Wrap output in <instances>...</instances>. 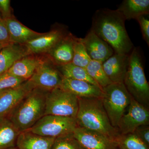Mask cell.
I'll return each mask as SVG.
<instances>
[{
    "mask_svg": "<svg viewBox=\"0 0 149 149\" xmlns=\"http://www.w3.org/2000/svg\"><path fill=\"white\" fill-rule=\"evenodd\" d=\"M125 21L117 10L100 9L93 15L90 30L108 44L114 54H129L134 46L126 31Z\"/></svg>",
    "mask_w": 149,
    "mask_h": 149,
    "instance_id": "6da1fadb",
    "label": "cell"
},
{
    "mask_svg": "<svg viewBox=\"0 0 149 149\" xmlns=\"http://www.w3.org/2000/svg\"><path fill=\"white\" fill-rule=\"evenodd\" d=\"M76 115L77 126L102 133L114 139L119 135L117 128L111 123L104 108L102 98H78Z\"/></svg>",
    "mask_w": 149,
    "mask_h": 149,
    "instance_id": "7a4b0ae2",
    "label": "cell"
},
{
    "mask_svg": "<svg viewBox=\"0 0 149 149\" xmlns=\"http://www.w3.org/2000/svg\"><path fill=\"white\" fill-rule=\"evenodd\" d=\"M48 92L38 88L32 89L8 118L20 132L30 129L45 116Z\"/></svg>",
    "mask_w": 149,
    "mask_h": 149,
    "instance_id": "3957f363",
    "label": "cell"
},
{
    "mask_svg": "<svg viewBox=\"0 0 149 149\" xmlns=\"http://www.w3.org/2000/svg\"><path fill=\"white\" fill-rule=\"evenodd\" d=\"M140 50L134 47L129 54L128 70L123 84L133 98L149 108V85L146 80Z\"/></svg>",
    "mask_w": 149,
    "mask_h": 149,
    "instance_id": "277c9868",
    "label": "cell"
},
{
    "mask_svg": "<svg viewBox=\"0 0 149 149\" xmlns=\"http://www.w3.org/2000/svg\"><path fill=\"white\" fill-rule=\"evenodd\" d=\"M102 102L111 125L117 128L132 97L123 83H112L102 88Z\"/></svg>",
    "mask_w": 149,
    "mask_h": 149,
    "instance_id": "5b68a950",
    "label": "cell"
},
{
    "mask_svg": "<svg viewBox=\"0 0 149 149\" xmlns=\"http://www.w3.org/2000/svg\"><path fill=\"white\" fill-rule=\"evenodd\" d=\"M78 109V97L72 93L60 88L48 92L45 115H52L75 118Z\"/></svg>",
    "mask_w": 149,
    "mask_h": 149,
    "instance_id": "8992f818",
    "label": "cell"
},
{
    "mask_svg": "<svg viewBox=\"0 0 149 149\" xmlns=\"http://www.w3.org/2000/svg\"><path fill=\"white\" fill-rule=\"evenodd\" d=\"M77 127L74 118L47 115L29 130L40 136L56 139L73 133Z\"/></svg>",
    "mask_w": 149,
    "mask_h": 149,
    "instance_id": "52a82bcc",
    "label": "cell"
},
{
    "mask_svg": "<svg viewBox=\"0 0 149 149\" xmlns=\"http://www.w3.org/2000/svg\"><path fill=\"white\" fill-rule=\"evenodd\" d=\"M63 77L56 65L49 59L42 62L29 79L34 88L50 92L60 88Z\"/></svg>",
    "mask_w": 149,
    "mask_h": 149,
    "instance_id": "ba28073f",
    "label": "cell"
},
{
    "mask_svg": "<svg viewBox=\"0 0 149 149\" xmlns=\"http://www.w3.org/2000/svg\"><path fill=\"white\" fill-rule=\"evenodd\" d=\"M149 125V109L132 97L128 109L118 125V133L121 135L133 133L139 126Z\"/></svg>",
    "mask_w": 149,
    "mask_h": 149,
    "instance_id": "9c48e42d",
    "label": "cell"
},
{
    "mask_svg": "<svg viewBox=\"0 0 149 149\" xmlns=\"http://www.w3.org/2000/svg\"><path fill=\"white\" fill-rule=\"evenodd\" d=\"M73 133L86 149H118L114 139L102 133L78 126Z\"/></svg>",
    "mask_w": 149,
    "mask_h": 149,
    "instance_id": "30bf717a",
    "label": "cell"
},
{
    "mask_svg": "<svg viewBox=\"0 0 149 149\" xmlns=\"http://www.w3.org/2000/svg\"><path fill=\"white\" fill-rule=\"evenodd\" d=\"M68 33L64 28H56L25 44L29 55L48 53Z\"/></svg>",
    "mask_w": 149,
    "mask_h": 149,
    "instance_id": "8fae6325",
    "label": "cell"
},
{
    "mask_svg": "<svg viewBox=\"0 0 149 149\" xmlns=\"http://www.w3.org/2000/svg\"><path fill=\"white\" fill-rule=\"evenodd\" d=\"M34 87L29 80L7 90L0 96V120L8 118L13 111Z\"/></svg>",
    "mask_w": 149,
    "mask_h": 149,
    "instance_id": "7c38bea8",
    "label": "cell"
},
{
    "mask_svg": "<svg viewBox=\"0 0 149 149\" xmlns=\"http://www.w3.org/2000/svg\"><path fill=\"white\" fill-rule=\"evenodd\" d=\"M82 42L88 56L92 60L103 63L114 54L111 47L90 30Z\"/></svg>",
    "mask_w": 149,
    "mask_h": 149,
    "instance_id": "4fadbf2b",
    "label": "cell"
},
{
    "mask_svg": "<svg viewBox=\"0 0 149 149\" xmlns=\"http://www.w3.org/2000/svg\"><path fill=\"white\" fill-rule=\"evenodd\" d=\"M129 62V54H114L102 63L104 71L112 83H123Z\"/></svg>",
    "mask_w": 149,
    "mask_h": 149,
    "instance_id": "5bb4252c",
    "label": "cell"
},
{
    "mask_svg": "<svg viewBox=\"0 0 149 149\" xmlns=\"http://www.w3.org/2000/svg\"><path fill=\"white\" fill-rule=\"evenodd\" d=\"M60 88L78 98H102L103 91L99 86L84 80L63 77Z\"/></svg>",
    "mask_w": 149,
    "mask_h": 149,
    "instance_id": "9a60e30c",
    "label": "cell"
},
{
    "mask_svg": "<svg viewBox=\"0 0 149 149\" xmlns=\"http://www.w3.org/2000/svg\"><path fill=\"white\" fill-rule=\"evenodd\" d=\"M75 37L68 33L48 53L49 59L57 66L72 63Z\"/></svg>",
    "mask_w": 149,
    "mask_h": 149,
    "instance_id": "2e32d148",
    "label": "cell"
},
{
    "mask_svg": "<svg viewBox=\"0 0 149 149\" xmlns=\"http://www.w3.org/2000/svg\"><path fill=\"white\" fill-rule=\"evenodd\" d=\"M4 20L8 30L10 43L24 45L43 34L26 27L14 17Z\"/></svg>",
    "mask_w": 149,
    "mask_h": 149,
    "instance_id": "e0dca14e",
    "label": "cell"
},
{
    "mask_svg": "<svg viewBox=\"0 0 149 149\" xmlns=\"http://www.w3.org/2000/svg\"><path fill=\"white\" fill-rule=\"evenodd\" d=\"M55 139L40 136L28 130L19 133L16 147L19 149H52Z\"/></svg>",
    "mask_w": 149,
    "mask_h": 149,
    "instance_id": "ac0fdd59",
    "label": "cell"
},
{
    "mask_svg": "<svg viewBox=\"0 0 149 149\" xmlns=\"http://www.w3.org/2000/svg\"><path fill=\"white\" fill-rule=\"evenodd\" d=\"M43 59L34 55H28L15 62L8 71L17 77L29 80Z\"/></svg>",
    "mask_w": 149,
    "mask_h": 149,
    "instance_id": "d6986e66",
    "label": "cell"
},
{
    "mask_svg": "<svg viewBox=\"0 0 149 149\" xmlns=\"http://www.w3.org/2000/svg\"><path fill=\"white\" fill-rule=\"evenodd\" d=\"M24 45L11 43L0 51V75L7 72L14 63L28 55Z\"/></svg>",
    "mask_w": 149,
    "mask_h": 149,
    "instance_id": "ffe728a7",
    "label": "cell"
},
{
    "mask_svg": "<svg viewBox=\"0 0 149 149\" xmlns=\"http://www.w3.org/2000/svg\"><path fill=\"white\" fill-rule=\"evenodd\" d=\"M117 10L122 14L125 20L137 19L139 17L148 15L149 0H124Z\"/></svg>",
    "mask_w": 149,
    "mask_h": 149,
    "instance_id": "44dd1931",
    "label": "cell"
},
{
    "mask_svg": "<svg viewBox=\"0 0 149 149\" xmlns=\"http://www.w3.org/2000/svg\"><path fill=\"white\" fill-rule=\"evenodd\" d=\"M20 131L8 118L0 120V149L16 146Z\"/></svg>",
    "mask_w": 149,
    "mask_h": 149,
    "instance_id": "7402d4cb",
    "label": "cell"
},
{
    "mask_svg": "<svg viewBox=\"0 0 149 149\" xmlns=\"http://www.w3.org/2000/svg\"><path fill=\"white\" fill-rule=\"evenodd\" d=\"M64 78L72 80H84L99 86L87 73L85 68L77 66L72 63L57 66Z\"/></svg>",
    "mask_w": 149,
    "mask_h": 149,
    "instance_id": "603a6c76",
    "label": "cell"
},
{
    "mask_svg": "<svg viewBox=\"0 0 149 149\" xmlns=\"http://www.w3.org/2000/svg\"><path fill=\"white\" fill-rule=\"evenodd\" d=\"M85 69L89 76L102 89L112 83L105 73L102 63L100 62L91 60Z\"/></svg>",
    "mask_w": 149,
    "mask_h": 149,
    "instance_id": "cb8c5ba5",
    "label": "cell"
},
{
    "mask_svg": "<svg viewBox=\"0 0 149 149\" xmlns=\"http://www.w3.org/2000/svg\"><path fill=\"white\" fill-rule=\"evenodd\" d=\"M114 141L118 149H149V147L134 134H119Z\"/></svg>",
    "mask_w": 149,
    "mask_h": 149,
    "instance_id": "d4e9b609",
    "label": "cell"
},
{
    "mask_svg": "<svg viewBox=\"0 0 149 149\" xmlns=\"http://www.w3.org/2000/svg\"><path fill=\"white\" fill-rule=\"evenodd\" d=\"M91 60L83 45L82 38L75 37L73 47L72 64L85 68Z\"/></svg>",
    "mask_w": 149,
    "mask_h": 149,
    "instance_id": "484cf974",
    "label": "cell"
},
{
    "mask_svg": "<svg viewBox=\"0 0 149 149\" xmlns=\"http://www.w3.org/2000/svg\"><path fill=\"white\" fill-rule=\"evenodd\" d=\"M73 133L56 138L52 149H86L75 139Z\"/></svg>",
    "mask_w": 149,
    "mask_h": 149,
    "instance_id": "4316f807",
    "label": "cell"
},
{
    "mask_svg": "<svg viewBox=\"0 0 149 149\" xmlns=\"http://www.w3.org/2000/svg\"><path fill=\"white\" fill-rule=\"evenodd\" d=\"M26 81L7 71L0 75V91L16 88Z\"/></svg>",
    "mask_w": 149,
    "mask_h": 149,
    "instance_id": "83f0119b",
    "label": "cell"
},
{
    "mask_svg": "<svg viewBox=\"0 0 149 149\" xmlns=\"http://www.w3.org/2000/svg\"><path fill=\"white\" fill-rule=\"evenodd\" d=\"M147 15L139 17L136 20L139 22L143 35V38L149 45V20Z\"/></svg>",
    "mask_w": 149,
    "mask_h": 149,
    "instance_id": "f1b7e54d",
    "label": "cell"
},
{
    "mask_svg": "<svg viewBox=\"0 0 149 149\" xmlns=\"http://www.w3.org/2000/svg\"><path fill=\"white\" fill-rule=\"evenodd\" d=\"M133 133L149 147V125H141L139 126L136 128Z\"/></svg>",
    "mask_w": 149,
    "mask_h": 149,
    "instance_id": "f546056e",
    "label": "cell"
},
{
    "mask_svg": "<svg viewBox=\"0 0 149 149\" xmlns=\"http://www.w3.org/2000/svg\"><path fill=\"white\" fill-rule=\"evenodd\" d=\"M0 14L3 20L13 17L12 13L10 1L0 0Z\"/></svg>",
    "mask_w": 149,
    "mask_h": 149,
    "instance_id": "4dcf8cb0",
    "label": "cell"
},
{
    "mask_svg": "<svg viewBox=\"0 0 149 149\" xmlns=\"http://www.w3.org/2000/svg\"><path fill=\"white\" fill-rule=\"evenodd\" d=\"M11 44L7 27L3 19L0 20V44L8 45Z\"/></svg>",
    "mask_w": 149,
    "mask_h": 149,
    "instance_id": "1f68e13d",
    "label": "cell"
},
{
    "mask_svg": "<svg viewBox=\"0 0 149 149\" xmlns=\"http://www.w3.org/2000/svg\"><path fill=\"white\" fill-rule=\"evenodd\" d=\"M8 45H4L2 44H0V51L3 49L4 47H6V46Z\"/></svg>",
    "mask_w": 149,
    "mask_h": 149,
    "instance_id": "d6a6232c",
    "label": "cell"
},
{
    "mask_svg": "<svg viewBox=\"0 0 149 149\" xmlns=\"http://www.w3.org/2000/svg\"><path fill=\"white\" fill-rule=\"evenodd\" d=\"M6 91H7V90H5V91H0V96L1 95H2L3 93H4V92H6Z\"/></svg>",
    "mask_w": 149,
    "mask_h": 149,
    "instance_id": "836d02e7",
    "label": "cell"
},
{
    "mask_svg": "<svg viewBox=\"0 0 149 149\" xmlns=\"http://www.w3.org/2000/svg\"><path fill=\"white\" fill-rule=\"evenodd\" d=\"M9 149H19L18 148H17V147L16 146H15V147H13V148H10Z\"/></svg>",
    "mask_w": 149,
    "mask_h": 149,
    "instance_id": "e575fe53",
    "label": "cell"
},
{
    "mask_svg": "<svg viewBox=\"0 0 149 149\" xmlns=\"http://www.w3.org/2000/svg\"><path fill=\"white\" fill-rule=\"evenodd\" d=\"M1 19H3L2 18L1 15V14H0V20Z\"/></svg>",
    "mask_w": 149,
    "mask_h": 149,
    "instance_id": "d590c367",
    "label": "cell"
}]
</instances>
